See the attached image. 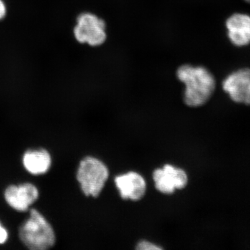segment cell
Wrapping results in <instances>:
<instances>
[{"mask_svg": "<svg viewBox=\"0 0 250 250\" xmlns=\"http://www.w3.org/2000/svg\"><path fill=\"white\" fill-rule=\"evenodd\" d=\"M177 77L186 85L184 103L190 107L203 106L215 89L214 77L205 67L184 65L179 67Z\"/></svg>", "mask_w": 250, "mask_h": 250, "instance_id": "cell-1", "label": "cell"}, {"mask_svg": "<svg viewBox=\"0 0 250 250\" xmlns=\"http://www.w3.org/2000/svg\"><path fill=\"white\" fill-rule=\"evenodd\" d=\"M19 236L28 248L34 250L49 249L56 241L53 228L36 209L31 210L29 218L20 228Z\"/></svg>", "mask_w": 250, "mask_h": 250, "instance_id": "cell-2", "label": "cell"}, {"mask_svg": "<svg viewBox=\"0 0 250 250\" xmlns=\"http://www.w3.org/2000/svg\"><path fill=\"white\" fill-rule=\"evenodd\" d=\"M109 176L107 166L103 161L87 156L80 162L77 179L86 196L98 197Z\"/></svg>", "mask_w": 250, "mask_h": 250, "instance_id": "cell-3", "label": "cell"}, {"mask_svg": "<svg viewBox=\"0 0 250 250\" xmlns=\"http://www.w3.org/2000/svg\"><path fill=\"white\" fill-rule=\"evenodd\" d=\"M72 34L78 43L98 47L106 41V23L92 13H81L76 18Z\"/></svg>", "mask_w": 250, "mask_h": 250, "instance_id": "cell-4", "label": "cell"}, {"mask_svg": "<svg viewBox=\"0 0 250 250\" xmlns=\"http://www.w3.org/2000/svg\"><path fill=\"white\" fill-rule=\"evenodd\" d=\"M223 87L234 103L250 106V68H241L230 74L224 80Z\"/></svg>", "mask_w": 250, "mask_h": 250, "instance_id": "cell-5", "label": "cell"}, {"mask_svg": "<svg viewBox=\"0 0 250 250\" xmlns=\"http://www.w3.org/2000/svg\"><path fill=\"white\" fill-rule=\"evenodd\" d=\"M153 179L156 189L164 194H172L177 189L184 188L188 182L185 171L168 164L156 169L153 172Z\"/></svg>", "mask_w": 250, "mask_h": 250, "instance_id": "cell-6", "label": "cell"}, {"mask_svg": "<svg viewBox=\"0 0 250 250\" xmlns=\"http://www.w3.org/2000/svg\"><path fill=\"white\" fill-rule=\"evenodd\" d=\"M39 190L33 184L10 186L5 190V200L10 207L18 211H25L39 198Z\"/></svg>", "mask_w": 250, "mask_h": 250, "instance_id": "cell-7", "label": "cell"}, {"mask_svg": "<svg viewBox=\"0 0 250 250\" xmlns=\"http://www.w3.org/2000/svg\"><path fill=\"white\" fill-rule=\"evenodd\" d=\"M115 183L122 198L138 201L144 197L146 182L141 174L135 172L121 174L115 179Z\"/></svg>", "mask_w": 250, "mask_h": 250, "instance_id": "cell-8", "label": "cell"}, {"mask_svg": "<svg viewBox=\"0 0 250 250\" xmlns=\"http://www.w3.org/2000/svg\"><path fill=\"white\" fill-rule=\"evenodd\" d=\"M228 36L233 45L243 47L250 44V16L234 14L226 22Z\"/></svg>", "mask_w": 250, "mask_h": 250, "instance_id": "cell-9", "label": "cell"}, {"mask_svg": "<svg viewBox=\"0 0 250 250\" xmlns=\"http://www.w3.org/2000/svg\"><path fill=\"white\" fill-rule=\"evenodd\" d=\"M50 154L45 149L29 150L23 156V164L28 172L33 174H45L51 166Z\"/></svg>", "mask_w": 250, "mask_h": 250, "instance_id": "cell-10", "label": "cell"}, {"mask_svg": "<svg viewBox=\"0 0 250 250\" xmlns=\"http://www.w3.org/2000/svg\"><path fill=\"white\" fill-rule=\"evenodd\" d=\"M136 249L140 250H161L160 246H156L154 243L149 241H142L138 243Z\"/></svg>", "mask_w": 250, "mask_h": 250, "instance_id": "cell-11", "label": "cell"}, {"mask_svg": "<svg viewBox=\"0 0 250 250\" xmlns=\"http://www.w3.org/2000/svg\"><path fill=\"white\" fill-rule=\"evenodd\" d=\"M9 6L5 0H0V22H3L9 16Z\"/></svg>", "mask_w": 250, "mask_h": 250, "instance_id": "cell-12", "label": "cell"}, {"mask_svg": "<svg viewBox=\"0 0 250 250\" xmlns=\"http://www.w3.org/2000/svg\"><path fill=\"white\" fill-rule=\"evenodd\" d=\"M8 238V233L6 229L0 223V244H3Z\"/></svg>", "mask_w": 250, "mask_h": 250, "instance_id": "cell-13", "label": "cell"}, {"mask_svg": "<svg viewBox=\"0 0 250 250\" xmlns=\"http://www.w3.org/2000/svg\"><path fill=\"white\" fill-rule=\"evenodd\" d=\"M244 1H246V2L249 3V4H250V0H244Z\"/></svg>", "mask_w": 250, "mask_h": 250, "instance_id": "cell-14", "label": "cell"}]
</instances>
